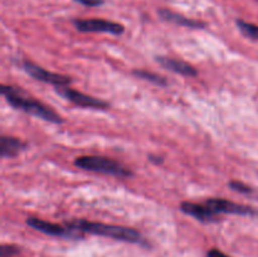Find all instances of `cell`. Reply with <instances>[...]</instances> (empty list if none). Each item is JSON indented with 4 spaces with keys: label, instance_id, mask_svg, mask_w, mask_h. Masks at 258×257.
<instances>
[{
    "label": "cell",
    "instance_id": "1",
    "mask_svg": "<svg viewBox=\"0 0 258 257\" xmlns=\"http://www.w3.org/2000/svg\"><path fill=\"white\" fill-rule=\"evenodd\" d=\"M0 90H2V95L4 96L5 100L8 101V103L12 105L13 107L24 111V112L27 113H30V115L33 116H37V117L48 121V122H63V118L60 117L55 111H53L52 108L45 106L44 103L25 96L22 90H18L14 86L2 85Z\"/></svg>",
    "mask_w": 258,
    "mask_h": 257
},
{
    "label": "cell",
    "instance_id": "2",
    "mask_svg": "<svg viewBox=\"0 0 258 257\" xmlns=\"http://www.w3.org/2000/svg\"><path fill=\"white\" fill-rule=\"evenodd\" d=\"M67 227L82 233H92L97 236L110 237L117 241L130 242V243H144L143 236L136 229L116 224H106L100 222H88L85 219H76L67 223Z\"/></svg>",
    "mask_w": 258,
    "mask_h": 257
},
{
    "label": "cell",
    "instance_id": "3",
    "mask_svg": "<svg viewBox=\"0 0 258 257\" xmlns=\"http://www.w3.org/2000/svg\"><path fill=\"white\" fill-rule=\"evenodd\" d=\"M75 165L83 170L95 171V173L107 174V175L118 176V178H127L133 175L131 170L118 161L112 159L105 158V156L96 155H83L78 156L75 160Z\"/></svg>",
    "mask_w": 258,
    "mask_h": 257
},
{
    "label": "cell",
    "instance_id": "4",
    "mask_svg": "<svg viewBox=\"0 0 258 257\" xmlns=\"http://www.w3.org/2000/svg\"><path fill=\"white\" fill-rule=\"evenodd\" d=\"M76 29L83 33H110L113 35L122 34L125 28L122 24L106 19L91 18V19H75L73 20Z\"/></svg>",
    "mask_w": 258,
    "mask_h": 257
},
{
    "label": "cell",
    "instance_id": "5",
    "mask_svg": "<svg viewBox=\"0 0 258 257\" xmlns=\"http://www.w3.org/2000/svg\"><path fill=\"white\" fill-rule=\"evenodd\" d=\"M23 70L33 77L34 80L40 81V82L49 83L53 85L54 87H60V86H68L70 83H72V78L68 77V76L59 75V73L49 72V71L44 70L40 66L35 65V63L29 62V60H24L23 62Z\"/></svg>",
    "mask_w": 258,
    "mask_h": 257
},
{
    "label": "cell",
    "instance_id": "6",
    "mask_svg": "<svg viewBox=\"0 0 258 257\" xmlns=\"http://www.w3.org/2000/svg\"><path fill=\"white\" fill-rule=\"evenodd\" d=\"M58 95H60L62 97H64L66 100L71 101L72 103H75L76 106H80V107H88V108H96V110H106L108 108V103L106 101L100 100L97 97H93V96L85 95L82 92H78V91L70 88L68 86H60V87H55Z\"/></svg>",
    "mask_w": 258,
    "mask_h": 257
},
{
    "label": "cell",
    "instance_id": "7",
    "mask_svg": "<svg viewBox=\"0 0 258 257\" xmlns=\"http://www.w3.org/2000/svg\"><path fill=\"white\" fill-rule=\"evenodd\" d=\"M27 224L32 228L37 229V231L42 232V233L48 234V236H55V237H64V238H81L83 236L82 232H78L76 229L70 228V227H63L60 224L52 223V222H47L44 219L34 218L30 217L27 219Z\"/></svg>",
    "mask_w": 258,
    "mask_h": 257
},
{
    "label": "cell",
    "instance_id": "8",
    "mask_svg": "<svg viewBox=\"0 0 258 257\" xmlns=\"http://www.w3.org/2000/svg\"><path fill=\"white\" fill-rule=\"evenodd\" d=\"M207 206L213 209L216 213L239 214V216H258V211L244 204L234 203L222 198H211L206 202Z\"/></svg>",
    "mask_w": 258,
    "mask_h": 257
},
{
    "label": "cell",
    "instance_id": "9",
    "mask_svg": "<svg viewBox=\"0 0 258 257\" xmlns=\"http://www.w3.org/2000/svg\"><path fill=\"white\" fill-rule=\"evenodd\" d=\"M180 211L188 216L194 217L201 222H217L218 213L209 208L207 204L193 203V202H181Z\"/></svg>",
    "mask_w": 258,
    "mask_h": 257
},
{
    "label": "cell",
    "instance_id": "10",
    "mask_svg": "<svg viewBox=\"0 0 258 257\" xmlns=\"http://www.w3.org/2000/svg\"><path fill=\"white\" fill-rule=\"evenodd\" d=\"M159 17L163 20L169 23H173V24L181 25V27H188L191 28V29H203V28L207 27V24L202 20L197 19H190V18H186L184 15L178 14L175 12H171V10L168 9H160L158 12Z\"/></svg>",
    "mask_w": 258,
    "mask_h": 257
},
{
    "label": "cell",
    "instance_id": "11",
    "mask_svg": "<svg viewBox=\"0 0 258 257\" xmlns=\"http://www.w3.org/2000/svg\"><path fill=\"white\" fill-rule=\"evenodd\" d=\"M156 60L164 68H166V70L171 71L174 73H178V75L185 76V77H196L198 75L197 68L189 65V63L184 62V60H178L168 57H156Z\"/></svg>",
    "mask_w": 258,
    "mask_h": 257
},
{
    "label": "cell",
    "instance_id": "12",
    "mask_svg": "<svg viewBox=\"0 0 258 257\" xmlns=\"http://www.w3.org/2000/svg\"><path fill=\"white\" fill-rule=\"evenodd\" d=\"M25 148H27V145L14 136L3 135L0 138V155H2V158L17 156Z\"/></svg>",
    "mask_w": 258,
    "mask_h": 257
},
{
    "label": "cell",
    "instance_id": "13",
    "mask_svg": "<svg viewBox=\"0 0 258 257\" xmlns=\"http://www.w3.org/2000/svg\"><path fill=\"white\" fill-rule=\"evenodd\" d=\"M133 75L136 76L140 80H145L148 82H151L153 85L156 86H168V80L163 76L158 75V73L150 72V71L145 70H135L133 71Z\"/></svg>",
    "mask_w": 258,
    "mask_h": 257
},
{
    "label": "cell",
    "instance_id": "14",
    "mask_svg": "<svg viewBox=\"0 0 258 257\" xmlns=\"http://www.w3.org/2000/svg\"><path fill=\"white\" fill-rule=\"evenodd\" d=\"M236 23L237 27L239 28V30H241L244 35H247V37L251 38V39L258 40V25L252 24V23L248 22H244V20L242 19H238Z\"/></svg>",
    "mask_w": 258,
    "mask_h": 257
},
{
    "label": "cell",
    "instance_id": "15",
    "mask_svg": "<svg viewBox=\"0 0 258 257\" xmlns=\"http://www.w3.org/2000/svg\"><path fill=\"white\" fill-rule=\"evenodd\" d=\"M228 186L232 189V190H236L238 193H243V194H248L252 191V188H249L248 185H246L244 183L238 180H232L228 183Z\"/></svg>",
    "mask_w": 258,
    "mask_h": 257
},
{
    "label": "cell",
    "instance_id": "16",
    "mask_svg": "<svg viewBox=\"0 0 258 257\" xmlns=\"http://www.w3.org/2000/svg\"><path fill=\"white\" fill-rule=\"evenodd\" d=\"M17 253H19V248H17L15 246H9V244L2 246V257H10Z\"/></svg>",
    "mask_w": 258,
    "mask_h": 257
},
{
    "label": "cell",
    "instance_id": "17",
    "mask_svg": "<svg viewBox=\"0 0 258 257\" xmlns=\"http://www.w3.org/2000/svg\"><path fill=\"white\" fill-rule=\"evenodd\" d=\"M78 4H82L85 7H100V5L103 4V0H75Z\"/></svg>",
    "mask_w": 258,
    "mask_h": 257
},
{
    "label": "cell",
    "instance_id": "18",
    "mask_svg": "<svg viewBox=\"0 0 258 257\" xmlns=\"http://www.w3.org/2000/svg\"><path fill=\"white\" fill-rule=\"evenodd\" d=\"M207 257H229V256L228 254L224 253V252L219 251V249L212 248V249H209L208 253H207Z\"/></svg>",
    "mask_w": 258,
    "mask_h": 257
},
{
    "label": "cell",
    "instance_id": "19",
    "mask_svg": "<svg viewBox=\"0 0 258 257\" xmlns=\"http://www.w3.org/2000/svg\"><path fill=\"white\" fill-rule=\"evenodd\" d=\"M149 160H150L151 163H154V164H156V165H159V164L163 163L164 159L161 158V156H159V155H154V154H150V155H149Z\"/></svg>",
    "mask_w": 258,
    "mask_h": 257
}]
</instances>
